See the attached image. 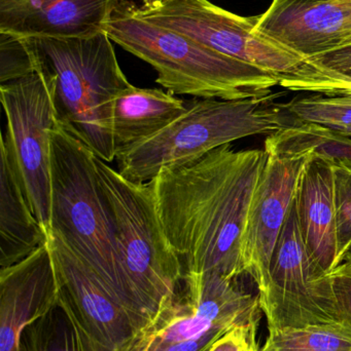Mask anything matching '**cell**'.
<instances>
[{
    "label": "cell",
    "instance_id": "ffe728a7",
    "mask_svg": "<svg viewBox=\"0 0 351 351\" xmlns=\"http://www.w3.org/2000/svg\"><path fill=\"white\" fill-rule=\"evenodd\" d=\"M260 351H351V328L335 323L270 331Z\"/></svg>",
    "mask_w": 351,
    "mask_h": 351
},
{
    "label": "cell",
    "instance_id": "44dd1931",
    "mask_svg": "<svg viewBox=\"0 0 351 351\" xmlns=\"http://www.w3.org/2000/svg\"><path fill=\"white\" fill-rule=\"evenodd\" d=\"M276 105L295 123L326 128L351 137V96L311 94Z\"/></svg>",
    "mask_w": 351,
    "mask_h": 351
},
{
    "label": "cell",
    "instance_id": "9a60e30c",
    "mask_svg": "<svg viewBox=\"0 0 351 351\" xmlns=\"http://www.w3.org/2000/svg\"><path fill=\"white\" fill-rule=\"evenodd\" d=\"M123 0H0V32L74 38L105 31Z\"/></svg>",
    "mask_w": 351,
    "mask_h": 351
},
{
    "label": "cell",
    "instance_id": "9c48e42d",
    "mask_svg": "<svg viewBox=\"0 0 351 351\" xmlns=\"http://www.w3.org/2000/svg\"><path fill=\"white\" fill-rule=\"evenodd\" d=\"M0 97L8 123L4 136L12 148L31 208L47 235L52 135L60 125L55 80L43 65V69L31 75L0 84Z\"/></svg>",
    "mask_w": 351,
    "mask_h": 351
},
{
    "label": "cell",
    "instance_id": "ac0fdd59",
    "mask_svg": "<svg viewBox=\"0 0 351 351\" xmlns=\"http://www.w3.org/2000/svg\"><path fill=\"white\" fill-rule=\"evenodd\" d=\"M187 108V103L159 88L124 90L113 107V131L117 148L152 137L172 123Z\"/></svg>",
    "mask_w": 351,
    "mask_h": 351
},
{
    "label": "cell",
    "instance_id": "603a6c76",
    "mask_svg": "<svg viewBox=\"0 0 351 351\" xmlns=\"http://www.w3.org/2000/svg\"><path fill=\"white\" fill-rule=\"evenodd\" d=\"M333 158L336 230L340 263L351 249V162L346 158L334 156Z\"/></svg>",
    "mask_w": 351,
    "mask_h": 351
},
{
    "label": "cell",
    "instance_id": "5bb4252c",
    "mask_svg": "<svg viewBox=\"0 0 351 351\" xmlns=\"http://www.w3.org/2000/svg\"><path fill=\"white\" fill-rule=\"evenodd\" d=\"M58 306L57 282L47 243L0 270V351H20L23 332Z\"/></svg>",
    "mask_w": 351,
    "mask_h": 351
},
{
    "label": "cell",
    "instance_id": "3957f363",
    "mask_svg": "<svg viewBox=\"0 0 351 351\" xmlns=\"http://www.w3.org/2000/svg\"><path fill=\"white\" fill-rule=\"evenodd\" d=\"M95 156L61 125L54 130L49 233L61 239L98 276L132 322L115 223Z\"/></svg>",
    "mask_w": 351,
    "mask_h": 351
},
{
    "label": "cell",
    "instance_id": "ba28073f",
    "mask_svg": "<svg viewBox=\"0 0 351 351\" xmlns=\"http://www.w3.org/2000/svg\"><path fill=\"white\" fill-rule=\"evenodd\" d=\"M267 156L260 176L242 241L245 274L259 293L267 287L272 258L294 204L305 165L317 150L300 123L269 135L264 144Z\"/></svg>",
    "mask_w": 351,
    "mask_h": 351
},
{
    "label": "cell",
    "instance_id": "30bf717a",
    "mask_svg": "<svg viewBox=\"0 0 351 351\" xmlns=\"http://www.w3.org/2000/svg\"><path fill=\"white\" fill-rule=\"evenodd\" d=\"M258 295L269 332L339 323L328 274L305 243L296 198L274 251L269 282Z\"/></svg>",
    "mask_w": 351,
    "mask_h": 351
},
{
    "label": "cell",
    "instance_id": "8fae6325",
    "mask_svg": "<svg viewBox=\"0 0 351 351\" xmlns=\"http://www.w3.org/2000/svg\"><path fill=\"white\" fill-rule=\"evenodd\" d=\"M139 10L152 22L278 77L304 62L300 56L256 30L259 16H239L210 0H163L139 6Z\"/></svg>",
    "mask_w": 351,
    "mask_h": 351
},
{
    "label": "cell",
    "instance_id": "cb8c5ba5",
    "mask_svg": "<svg viewBox=\"0 0 351 351\" xmlns=\"http://www.w3.org/2000/svg\"><path fill=\"white\" fill-rule=\"evenodd\" d=\"M293 72L351 82V45L319 57L305 60Z\"/></svg>",
    "mask_w": 351,
    "mask_h": 351
},
{
    "label": "cell",
    "instance_id": "484cf974",
    "mask_svg": "<svg viewBox=\"0 0 351 351\" xmlns=\"http://www.w3.org/2000/svg\"><path fill=\"white\" fill-rule=\"evenodd\" d=\"M339 323L351 328V253L328 274Z\"/></svg>",
    "mask_w": 351,
    "mask_h": 351
},
{
    "label": "cell",
    "instance_id": "f1b7e54d",
    "mask_svg": "<svg viewBox=\"0 0 351 351\" xmlns=\"http://www.w3.org/2000/svg\"><path fill=\"white\" fill-rule=\"evenodd\" d=\"M159 1H163V0H142V5H150V4L156 3Z\"/></svg>",
    "mask_w": 351,
    "mask_h": 351
},
{
    "label": "cell",
    "instance_id": "8992f818",
    "mask_svg": "<svg viewBox=\"0 0 351 351\" xmlns=\"http://www.w3.org/2000/svg\"><path fill=\"white\" fill-rule=\"evenodd\" d=\"M276 95L243 100L194 99L183 114L152 137L117 149L119 173L148 183L163 169L202 158L212 150L253 136L291 127Z\"/></svg>",
    "mask_w": 351,
    "mask_h": 351
},
{
    "label": "cell",
    "instance_id": "7a4b0ae2",
    "mask_svg": "<svg viewBox=\"0 0 351 351\" xmlns=\"http://www.w3.org/2000/svg\"><path fill=\"white\" fill-rule=\"evenodd\" d=\"M105 32L113 43L152 66L156 82L173 95L243 100L272 95L275 74L202 45L192 37L144 18L139 5L120 2Z\"/></svg>",
    "mask_w": 351,
    "mask_h": 351
},
{
    "label": "cell",
    "instance_id": "6da1fadb",
    "mask_svg": "<svg viewBox=\"0 0 351 351\" xmlns=\"http://www.w3.org/2000/svg\"><path fill=\"white\" fill-rule=\"evenodd\" d=\"M265 149L220 146L202 158L163 169L150 182L157 210L185 274H245L242 241Z\"/></svg>",
    "mask_w": 351,
    "mask_h": 351
},
{
    "label": "cell",
    "instance_id": "2e32d148",
    "mask_svg": "<svg viewBox=\"0 0 351 351\" xmlns=\"http://www.w3.org/2000/svg\"><path fill=\"white\" fill-rule=\"evenodd\" d=\"M296 204L305 243L319 266L329 274L339 264L333 156L317 149L313 152L301 175Z\"/></svg>",
    "mask_w": 351,
    "mask_h": 351
},
{
    "label": "cell",
    "instance_id": "d6986e66",
    "mask_svg": "<svg viewBox=\"0 0 351 351\" xmlns=\"http://www.w3.org/2000/svg\"><path fill=\"white\" fill-rule=\"evenodd\" d=\"M20 351H109L82 335L60 307L23 332Z\"/></svg>",
    "mask_w": 351,
    "mask_h": 351
},
{
    "label": "cell",
    "instance_id": "4fadbf2b",
    "mask_svg": "<svg viewBox=\"0 0 351 351\" xmlns=\"http://www.w3.org/2000/svg\"><path fill=\"white\" fill-rule=\"evenodd\" d=\"M256 30L303 59L351 45V0H273Z\"/></svg>",
    "mask_w": 351,
    "mask_h": 351
},
{
    "label": "cell",
    "instance_id": "f546056e",
    "mask_svg": "<svg viewBox=\"0 0 351 351\" xmlns=\"http://www.w3.org/2000/svg\"><path fill=\"white\" fill-rule=\"evenodd\" d=\"M350 253H351V249L350 250Z\"/></svg>",
    "mask_w": 351,
    "mask_h": 351
},
{
    "label": "cell",
    "instance_id": "d4e9b609",
    "mask_svg": "<svg viewBox=\"0 0 351 351\" xmlns=\"http://www.w3.org/2000/svg\"><path fill=\"white\" fill-rule=\"evenodd\" d=\"M280 86L293 92L311 93L328 96H351V82L321 76L292 73L280 80Z\"/></svg>",
    "mask_w": 351,
    "mask_h": 351
},
{
    "label": "cell",
    "instance_id": "83f0119b",
    "mask_svg": "<svg viewBox=\"0 0 351 351\" xmlns=\"http://www.w3.org/2000/svg\"><path fill=\"white\" fill-rule=\"evenodd\" d=\"M258 329L259 323L238 326L218 338L208 351H260Z\"/></svg>",
    "mask_w": 351,
    "mask_h": 351
},
{
    "label": "cell",
    "instance_id": "4316f807",
    "mask_svg": "<svg viewBox=\"0 0 351 351\" xmlns=\"http://www.w3.org/2000/svg\"><path fill=\"white\" fill-rule=\"evenodd\" d=\"M305 133L317 146L319 152H325L334 158H346L351 162V138L340 135L326 128L300 123Z\"/></svg>",
    "mask_w": 351,
    "mask_h": 351
},
{
    "label": "cell",
    "instance_id": "5b68a950",
    "mask_svg": "<svg viewBox=\"0 0 351 351\" xmlns=\"http://www.w3.org/2000/svg\"><path fill=\"white\" fill-rule=\"evenodd\" d=\"M95 164L115 223L130 315L139 331L177 296L185 269L165 234L150 182L130 181L97 156Z\"/></svg>",
    "mask_w": 351,
    "mask_h": 351
},
{
    "label": "cell",
    "instance_id": "7402d4cb",
    "mask_svg": "<svg viewBox=\"0 0 351 351\" xmlns=\"http://www.w3.org/2000/svg\"><path fill=\"white\" fill-rule=\"evenodd\" d=\"M43 68L29 38L0 32V84L26 77Z\"/></svg>",
    "mask_w": 351,
    "mask_h": 351
},
{
    "label": "cell",
    "instance_id": "7c38bea8",
    "mask_svg": "<svg viewBox=\"0 0 351 351\" xmlns=\"http://www.w3.org/2000/svg\"><path fill=\"white\" fill-rule=\"evenodd\" d=\"M47 245L57 282L58 307L97 346L109 351L123 350L138 332L127 313L61 239L49 233Z\"/></svg>",
    "mask_w": 351,
    "mask_h": 351
},
{
    "label": "cell",
    "instance_id": "e0dca14e",
    "mask_svg": "<svg viewBox=\"0 0 351 351\" xmlns=\"http://www.w3.org/2000/svg\"><path fill=\"white\" fill-rule=\"evenodd\" d=\"M0 164V266L14 265L47 241L35 216L12 148L1 137Z\"/></svg>",
    "mask_w": 351,
    "mask_h": 351
},
{
    "label": "cell",
    "instance_id": "277c9868",
    "mask_svg": "<svg viewBox=\"0 0 351 351\" xmlns=\"http://www.w3.org/2000/svg\"><path fill=\"white\" fill-rule=\"evenodd\" d=\"M26 38V37H25ZM55 80L58 121L105 162L117 156L113 131L117 97L132 86L105 31L88 37H28Z\"/></svg>",
    "mask_w": 351,
    "mask_h": 351
},
{
    "label": "cell",
    "instance_id": "52a82bcc",
    "mask_svg": "<svg viewBox=\"0 0 351 351\" xmlns=\"http://www.w3.org/2000/svg\"><path fill=\"white\" fill-rule=\"evenodd\" d=\"M216 272L185 274V290L165 303L121 351H208L223 335L260 323L259 295Z\"/></svg>",
    "mask_w": 351,
    "mask_h": 351
}]
</instances>
